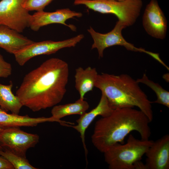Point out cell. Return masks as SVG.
<instances>
[{"instance_id":"3957f363","label":"cell","mask_w":169,"mask_h":169,"mask_svg":"<svg viewBox=\"0 0 169 169\" xmlns=\"http://www.w3.org/2000/svg\"><path fill=\"white\" fill-rule=\"evenodd\" d=\"M139 84L136 80L127 74L102 73L98 74L95 87L104 94L113 109L136 107L151 122L153 119L152 102Z\"/></svg>"},{"instance_id":"9a60e30c","label":"cell","mask_w":169,"mask_h":169,"mask_svg":"<svg viewBox=\"0 0 169 169\" xmlns=\"http://www.w3.org/2000/svg\"><path fill=\"white\" fill-rule=\"evenodd\" d=\"M34 41L18 31L4 25H0V48L14 54Z\"/></svg>"},{"instance_id":"2e32d148","label":"cell","mask_w":169,"mask_h":169,"mask_svg":"<svg viewBox=\"0 0 169 169\" xmlns=\"http://www.w3.org/2000/svg\"><path fill=\"white\" fill-rule=\"evenodd\" d=\"M98 74L96 68L90 66L85 69L80 67L76 69L75 88L79 92V98L84 99L85 94L93 90Z\"/></svg>"},{"instance_id":"8fae6325","label":"cell","mask_w":169,"mask_h":169,"mask_svg":"<svg viewBox=\"0 0 169 169\" xmlns=\"http://www.w3.org/2000/svg\"><path fill=\"white\" fill-rule=\"evenodd\" d=\"M81 13L70 10L69 8L58 9L53 12H46L44 10L36 11L32 15L29 27L34 31H38L42 27L54 23H59L69 27L75 31L76 28L72 25H68L67 20L75 17H80Z\"/></svg>"},{"instance_id":"44dd1931","label":"cell","mask_w":169,"mask_h":169,"mask_svg":"<svg viewBox=\"0 0 169 169\" xmlns=\"http://www.w3.org/2000/svg\"><path fill=\"white\" fill-rule=\"evenodd\" d=\"M53 0H27L23 6L28 11L44 10Z\"/></svg>"},{"instance_id":"484cf974","label":"cell","mask_w":169,"mask_h":169,"mask_svg":"<svg viewBox=\"0 0 169 169\" xmlns=\"http://www.w3.org/2000/svg\"><path fill=\"white\" fill-rule=\"evenodd\" d=\"M3 128L2 127L0 126V131L1 130L3 129ZM3 147L1 146V145L0 144V150H3Z\"/></svg>"},{"instance_id":"ffe728a7","label":"cell","mask_w":169,"mask_h":169,"mask_svg":"<svg viewBox=\"0 0 169 169\" xmlns=\"http://www.w3.org/2000/svg\"><path fill=\"white\" fill-rule=\"evenodd\" d=\"M0 155L8 160L15 169H37L30 164L26 157L15 154L6 148L0 150Z\"/></svg>"},{"instance_id":"ba28073f","label":"cell","mask_w":169,"mask_h":169,"mask_svg":"<svg viewBox=\"0 0 169 169\" xmlns=\"http://www.w3.org/2000/svg\"><path fill=\"white\" fill-rule=\"evenodd\" d=\"M27 0L0 1V25L21 33L29 27L32 15L23 6Z\"/></svg>"},{"instance_id":"30bf717a","label":"cell","mask_w":169,"mask_h":169,"mask_svg":"<svg viewBox=\"0 0 169 169\" xmlns=\"http://www.w3.org/2000/svg\"><path fill=\"white\" fill-rule=\"evenodd\" d=\"M142 24L146 32L151 37L161 39L165 38L167 22L156 0H151L146 6Z\"/></svg>"},{"instance_id":"52a82bcc","label":"cell","mask_w":169,"mask_h":169,"mask_svg":"<svg viewBox=\"0 0 169 169\" xmlns=\"http://www.w3.org/2000/svg\"><path fill=\"white\" fill-rule=\"evenodd\" d=\"M79 34L61 41L46 40L34 42L14 54L15 60L20 66L24 65L32 58L41 55H49L63 48L74 47L84 38Z\"/></svg>"},{"instance_id":"d6986e66","label":"cell","mask_w":169,"mask_h":169,"mask_svg":"<svg viewBox=\"0 0 169 169\" xmlns=\"http://www.w3.org/2000/svg\"><path fill=\"white\" fill-rule=\"evenodd\" d=\"M139 83L144 84L151 88L156 93L157 99L154 102L169 107V92L163 89L158 83L149 79L146 74L142 77L136 79Z\"/></svg>"},{"instance_id":"6da1fadb","label":"cell","mask_w":169,"mask_h":169,"mask_svg":"<svg viewBox=\"0 0 169 169\" xmlns=\"http://www.w3.org/2000/svg\"><path fill=\"white\" fill-rule=\"evenodd\" d=\"M69 76L67 62L50 58L25 75L16 95L23 106L33 112L53 107L63 99Z\"/></svg>"},{"instance_id":"9c48e42d","label":"cell","mask_w":169,"mask_h":169,"mask_svg":"<svg viewBox=\"0 0 169 169\" xmlns=\"http://www.w3.org/2000/svg\"><path fill=\"white\" fill-rule=\"evenodd\" d=\"M36 134L25 132L18 127L3 128L0 131V144L18 155L26 157V151L39 141Z\"/></svg>"},{"instance_id":"8992f818","label":"cell","mask_w":169,"mask_h":169,"mask_svg":"<svg viewBox=\"0 0 169 169\" xmlns=\"http://www.w3.org/2000/svg\"><path fill=\"white\" fill-rule=\"evenodd\" d=\"M126 26L121 21L118 20L113 29L105 33H101L95 31L90 27L88 29L93 39L94 42L91 49H96L100 58L103 56V52L106 48L115 45L124 47L127 50L146 53L155 59L158 57V54L146 50L142 48H137L133 44L127 42L122 34V31Z\"/></svg>"},{"instance_id":"d4e9b609","label":"cell","mask_w":169,"mask_h":169,"mask_svg":"<svg viewBox=\"0 0 169 169\" xmlns=\"http://www.w3.org/2000/svg\"><path fill=\"white\" fill-rule=\"evenodd\" d=\"M168 75H169L168 74H168H165L163 76V78L165 80L166 79V81H168V80H169V79H168Z\"/></svg>"},{"instance_id":"7a4b0ae2","label":"cell","mask_w":169,"mask_h":169,"mask_svg":"<svg viewBox=\"0 0 169 169\" xmlns=\"http://www.w3.org/2000/svg\"><path fill=\"white\" fill-rule=\"evenodd\" d=\"M151 122L144 113L133 107L115 109L110 115L96 122L91 136L92 143L99 151L104 153L114 145L123 143L132 131L139 133L141 139L148 140L151 133Z\"/></svg>"},{"instance_id":"7c38bea8","label":"cell","mask_w":169,"mask_h":169,"mask_svg":"<svg viewBox=\"0 0 169 169\" xmlns=\"http://www.w3.org/2000/svg\"><path fill=\"white\" fill-rule=\"evenodd\" d=\"M148 169L169 168V135L153 142L145 153Z\"/></svg>"},{"instance_id":"ac0fdd59","label":"cell","mask_w":169,"mask_h":169,"mask_svg":"<svg viewBox=\"0 0 169 169\" xmlns=\"http://www.w3.org/2000/svg\"><path fill=\"white\" fill-rule=\"evenodd\" d=\"M89 108L88 103L84 99L79 98L74 102L62 105H55L53 107L51 113L53 117L60 120L66 116L72 115H81Z\"/></svg>"},{"instance_id":"5b68a950","label":"cell","mask_w":169,"mask_h":169,"mask_svg":"<svg viewBox=\"0 0 169 169\" xmlns=\"http://www.w3.org/2000/svg\"><path fill=\"white\" fill-rule=\"evenodd\" d=\"M75 5H83L103 14L115 15L126 27L133 25L139 16L142 6L141 0H75Z\"/></svg>"},{"instance_id":"277c9868","label":"cell","mask_w":169,"mask_h":169,"mask_svg":"<svg viewBox=\"0 0 169 169\" xmlns=\"http://www.w3.org/2000/svg\"><path fill=\"white\" fill-rule=\"evenodd\" d=\"M153 142L131 134L125 144L117 143L103 153L105 161L110 169H134V163L141 160Z\"/></svg>"},{"instance_id":"603a6c76","label":"cell","mask_w":169,"mask_h":169,"mask_svg":"<svg viewBox=\"0 0 169 169\" xmlns=\"http://www.w3.org/2000/svg\"><path fill=\"white\" fill-rule=\"evenodd\" d=\"M13 165L6 159L0 156V169H14Z\"/></svg>"},{"instance_id":"4fadbf2b","label":"cell","mask_w":169,"mask_h":169,"mask_svg":"<svg viewBox=\"0 0 169 169\" xmlns=\"http://www.w3.org/2000/svg\"><path fill=\"white\" fill-rule=\"evenodd\" d=\"M114 110L110 105L105 95L101 92V96L97 106L90 112H85L80 115L79 118L76 120L77 123L76 125H71V127L76 130L80 134L86 161L88 150L86 146L85 139L86 130L97 116L100 115L102 117L107 116L110 115Z\"/></svg>"},{"instance_id":"4316f807","label":"cell","mask_w":169,"mask_h":169,"mask_svg":"<svg viewBox=\"0 0 169 169\" xmlns=\"http://www.w3.org/2000/svg\"><path fill=\"white\" fill-rule=\"evenodd\" d=\"M115 0L119 1H124L125 0Z\"/></svg>"},{"instance_id":"7402d4cb","label":"cell","mask_w":169,"mask_h":169,"mask_svg":"<svg viewBox=\"0 0 169 169\" xmlns=\"http://www.w3.org/2000/svg\"><path fill=\"white\" fill-rule=\"evenodd\" d=\"M12 72L11 64L6 61L0 53V78H8L11 75Z\"/></svg>"},{"instance_id":"e0dca14e","label":"cell","mask_w":169,"mask_h":169,"mask_svg":"<svg viewBox=\"0 0 169 169\" xmlns=\"http://www.w3.org/2000/svg\"><path fill=\"white\" fill-rule=\"evenodd\" d=\"M13 86L12 82L8 85L0 84V109L18 114L23 105L18 97L13 93Z\"/></svg>"},{"instance_id":"5bb4252c","label":"cell","mask_w":169,"mask_h":169,"mask_svg":"<svg viewBox=\"0 0 169 169\" xmlns=\"http://www.w3.org/2000/svg\"><path fill=\"white\" fill-rule=\"evenodd\" d=\"M56 122L61 125L67 126L69 122L58 120L52 116L49 117H31L26 115H20L18 114H8L0 109V126L3 128L8 127L32 126L45 122Z\"/></svg>"},{"instance_id":"cb8c5ba5","label":"cell","mask_w":169,"mask_h":169,"mask_svg":"<svg viewBox=\"0 0 169 169\" xmlns=\"http://www.w3.org/2000/svg\"><path fill=\"white\" fill-rule=\"evenodd\" d=\"M133 166L134 169H148L146 164L142 162L141 160L136 162Z\"/></svg>"}]
</instances>
